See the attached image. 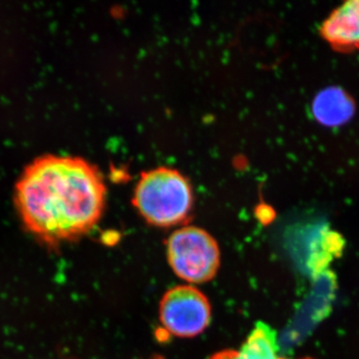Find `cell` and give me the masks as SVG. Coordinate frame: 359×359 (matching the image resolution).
Instances as JSON below:
<instances>
[{"instance_id":"1","label":"cell","mask_w":359,"mask_h":359,"mask_svg":"<svg viewBox=\"0 0 359 359\" xmlns=\"http://www.w3.org/2000/svg\"><path fill=\"white\" fill-rule=\"evenodd\" d=\"M105 197L99 170L71 156L37 158L15 186V205L25 228L49 248L89 233L102 217Z\"/></svg>"},{"instance_id":"2","label":"cell","mask_w":359,"mask_h":359,"mask_svg":"<svg viewBox=\"0 0 359 359\" xmlns=\"http://www.w3.org/2000/svg\"><path fill=\"white\" fill-rule=\"evenodd\" d=\"M133 204L149 224L161 228L176 226L192 211V188L177 170L157 168L142 174Z\"/></svg>"},{"instance_id":"3","label":"cell","mask_w":359,"mask_h":359,"mask_svg":"<svg viewBox=\"0 0 359 359\" xmlns=\"http://www.w3.org/2000/svg\"><path fill=\"white\" fill-rule=\"evenodd\" d=\"M167 257L174 273L190 283L210 282L221 266L218 243L197 226H183L170 236Z\"/></svg>"},{"instance_id":"4","label":"cell","mask_w":359,"mask_h":359,"mask_svg":"<svg viewBox=\"0 0 359 359\" xmlns=\"http://www.w3.org/2000/svg\"><path fill=\"white\" fill-rule=\"evenodd\" d=\"M159 318L168 334L190 339L203 334L209 327L211 304L205 294L194 285H177L163 295Z\"/></svg>"},{"instance_id":"5","label":"cell","mask_w":359,"mask_h":359,"mask_svg":"<svg viewBox=\"0 0 359 359\" xmlns=\"http://www.w3.org/2000/svg\"><path fill=\"white\" fill-rule=\"evenodd\" d=\"M325 39L335 46H359V0L340 6L321 26Z\"/></svg>"},{"instance_id":"6","label":"cell","mask_w":359,"mask_h":359,"mask_svg":"<svg viewBox=\"0 0 359 359\" xmlns=\"http://www.w3.org/2000/svg\"><path fill=\"white\" fill-rule=\"evenodd\" d=\"M278 351L280 346L276 330L259 321L240 348L221 351L210 359H285L278 355Z\"/></svg>"},{"instance_id":"7","label":"cell","mask_w":359,"mask_h":359,"mask_svg":"<svg viewBox=\"0 0 359 359\" xmlns=\"http://www.w3.org/2000/svg\"><path fill=\"white\" fill-rule=\"evenodd\" d=\"M354 105L351 97L340 88H327L321 91L313 104V113L318 122L325 126L344 124L353 114Z\"/></svg>"},{"instance_id":"8","label":"cell","mask_w":359,"mask_h":359,"mask_svg":"<svg viewBox=\"0 0 359 359\" xmlns=\"http://www.w3.org/2000/svg\"><path fill=\"white\" fill-rule=\"evenodd\" d=\"M150 359H164L162 358V356H160V355H155V356H153L152 358H150Z\"/></svg>"}]
</instances>
